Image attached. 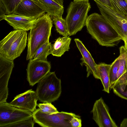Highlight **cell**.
<instances>
[{
  "label": "cell",
  "instance_id": "cell-1",
  "mask_svg": "<svg viewBox=\"0 0 127 127\" xmlns=\"http://www.w3.org/2000/svg\"><path fill=\"white\" fill-rule=\"evenodd\" d=\"M85 26L88 32L101 46L113 47L123 40L101 14L94 13L88 16Z\"/></svg>",
  "mask_w": 127,
  "mask_h": 127
},
{
  "label": "cell",
  "instance_id": "cell-2",
  "mask_svg": "<svg viewBox=\"0 0 127 127\" xmlns=\"http://www.w3.org/2000/svg\"><path fill=\"white\" fill-rule=\"evenodd\" d=\"M53 23L51 16L47 13L34 21L28 35L27 60L32 59L37 50L49 42Z\"/></svg>",
  "mask_w": 127,
  "mask_h": 127
},
{
  "label": "cell",
  "instance_id": "cell-3",
  "mask_svg": "<svg viewBox=\"0 0 127 127\" xmlns=\"http://www.w3.org/2000/svg\"><path fill=\"white\" fill-rule=\"evenodd\" d=\"M91 8L89 0L70 2L65 19L69 35H75L85 26L88 13Z\"/></svg>",
  "mask_w": 127,
  "mask_h": 127
},
{
  "label": "cell",
  "instance_id": "cell-4",
  "mask_svg": "<svg viewBox=\"0 0 127 127\" xmlns=\"http://www.w3.org/2000/svg\"><path fill=\"white\" fill-rule=\"evenodd\" d=\"M26 31L18 30L10 32L0 41V54L13 61L20 56L26 45Z\"/></svg>",
  "mask_w": 127,
  "mask_h": 127
},
{
  "label": "cell",
  "instance_id": "cell-5",
  "mask_svg": "<svg viewBox=\"0 0 127 127\" xmlns=\"http://www.w3.org/2000/svg\"><path fill=\"white\" fill-rule=\"evenodd\" d=\"M35 92L40 101L53 102L61 94V80L57 77L55 72H50L38 83Z\"/></svg>",
  "mask_w": 127,
  "mask_h": 127
},
{
  "label": "cell",
  "instance_id": "cell-6",
  "mask_svg": "<svg viewBox=\"0 0 127 127\" xmlns=\"http://www.w3.org/2000/svg\"><path fill=\"white\" fill-rule=\"evenodd\" d=\"M78 116L63 111L52 114L46 113L41 112L39 108L32 112L34 122L43 127H72V119Z\"/></svg>",
  "mask_w": 127,
  "mask_h": 127
},
{
  "label": "cell",
  "instance_id": "cell-7",
  "mask_svg": "<svg viewBox=\"0 0 127 127\" xmlns=\"http://www.w3.org/2000/svg\"><path fill=\"white\" fill-rule=\"evenodd\" d=\"M95 2L101 14L122 37L125 43L127 40V16L116 12L109 6Z\"/></svg>",
  "mask_w": 127,
  "mask_h": 127
},
{
  "label": "cell",
  "instance_id": "cell-8",
  "mask_svg": "<svg viewBox=\"0 0 127 127\" xmlns=\"http://www.w3.org/2000/svg\"><path fill=\"white\" fill-rule=\"evenodd\" d=\"M32 116L30 111L14 106L6 101L0 103V127H6Z\"/></svg>",
  "mask_w": 127,
  "mask_h": 127
},
{
  "label": "cell",
  "instance_id": "cell-9",
  "mask_svg": "<svg viewBox=\"0 0 127 127\" xmlns=\"http://www.w3.org/2000/svg\"><path fill=\"white\" fill-rule=\"evenodd\" d=\"M51 64L47 61L30 60L27 69V79L30 85L33 86L49 72Z\"/></svg>",
  "mask_w": 127,
  "mask_h": 127
},
{
  "label": "cell",
  "instance_id": "cell-10",
  "mask_svg": "<svg viewBox=\"0 0 127 127\" xmlns=\"http://www.w3.org/2000/svg\"><path fill=\"white\" fill-rule=\"evenodd\" d=\"M91 112L93 119L99 127H117L112 118L108 107L101 97L96 100Z\"/></svg>",
  "mask_w": 127,
  "mask_h": 127
},
{
  "label": "cell",
  "instance_id": "cell-11",
  "mask_svg": "<svg viewBox=\"0 0 127 127\" xmlns=\"http://www.w3.org/2000/svg\"><path fill=\"white\" fill-rule=\"evenodd\" d=\"M119 50V56L111 64L109 71L110 89L115 83L127 75V50L124 46H122L120 47Z\"/></svg>",
  "mask_w": 127,
  "mask_h": 127
},
{
  "label": "cell",
  "instance_id": "cell-12",
  "mask_svg": "<svg viewBox=\"0 0 127 127\" xmlns=\"http://www.w3.org/2000/svg\"><path fill=\"white\" fill-rule=\"evenodd\" d=\"M14 66L13 61L0 54V99L6 100L8 95V83Z\"/></svg>",
  "mask_w": 127,
  "mask_h": 127
},
{
  "label": "cell",
  "instance_id": "cell-13",
  "mask_svg": "<svg viewBox=\"0 0 127 127\" xmlns=\"http://www.w3.org/2000/svg\"><path fill=\"white\" fill-rule=\"evenodd\" d=\"M38 100L36 92L31 89L16 95L9 103L16 107L33 112L36 110Z\"/></svg>",
  "mask_w": 127,
  "mask_h": 127
},
{
  "label": "cell",
  "instance_id": "cell-14",
  "mask_svg": "<svg viewBox=\"0 0 127 127\" xmlns=\"http://www.w3.org/2000/svg\"><path fill=\"white\" fill-rule=\"evenodd\" d=\"M74 40L82 55V58L80 59L81 61L80 64L82 66L84 65L86 67L87 77L92 74L95 78L100 79L97 64L95 63L91 54L79 39L75 38Z\"/></svg>",
  "mask_w": 127,
  "mask_h": 127
},
{
  "label": "cell",
  "instance_id": "cell-15",
  "mask_svg": "<svg viewBox=\"0 0 127 127\" xmlns=\"http://www.w3.org/2000/svg\"><path fill=\"white\" fill-rule=\"evenodd\" d=\"M45 13L34 0H23L13 13L38 18Z\"/></svg>",
  "mask_w": 127,
  "mask_h": 127
},
{
  "label": "cell",
  "instance_id": "cell-16",
  "mask_svg": "<svg viewBox=\"0 0 127 127\" xmlns=\"http://www.w3.org/2000/svg\"><path fill=\"white\" fill-rule=\"evenodd\" d=\"M37 19L12 13L6 15L4 20L6 21L15 30L27 31L30 30Z\"/></svg>",
  "mask_w": 127,
  "mask_h": 127
},
{
  "label": "cell",
  "instance_id": "cell-17",
  "mask_svg": "<svg viewBox=\"0 0 127 127\" xmlns=\"http://www.w3.org/2000/svg\"><path fill=\"white\" fill-rule=\"evenodd\" d=\"M35 2L51 17H62L64 7L52 0H34Z\"/></svg>",
  "mask_w": 127,
  "mask_h": 127
},
{
  "label": "cell",
  "instance_id": "cell-18",
  "mask_svg": "<svg viewBox=\"0 0 127 127\" xmlns=\"http://www.w3.org/2000/svg\"><path fill=\"white\" fill-rule=\"evenodd\" d=\"M71 40L68 35L58 38L53 44H51V54L54 56L61 57L66 51H69Z\"/></svg>",
  "mask_w": 127,
  "mask_h": 127
},
{
  "label": "cell",
  "instance_id": "cell-19",
  "mask_svg": "<svg viewBox=\"0 0 127 127\" xmlns=\"http://www.w3.org/2000/svg\"><path fill=\"white\" fill-rule=\"evenodd\" d=\"M111 64L100 63L97 64V69L100 79L103 87V91L109 93L110 89L109 71Z\"/></svg>",
  "mask_w": 127,
  "mask_h": 127
},
{
  "label": "cell",
  "instance_id": "cell-20",
  "mask_svg": "<svg viewBox=\"0 0 127 127\" xmlns=\"http://www.w3.org/2000/svg\"><path fill=\"white\" fill-rule=\"evenodd\" d=\"M111 89L117 96L127 100V75L115 83Z\"/></svg>",
  "mask_w": 127,
  "mask_h": 127
},
{
  "label": "cell",
  "instance_id": "cell-21",
  "mask_svg": "<svg viewBox=\"0 0 127 127\" xmlns=\"http://www.w3.org/2000/svg\"><path fill=\"white\" fill-rule=\"evenodd\" d=\"M51 44L48 42L42 45L37 50L32 59L47 61V56L51 54Z\"/></svg>",
  "mask_w": 127,
  "mask_h": 127
},
{
  "label": "cell",
  "instance_id": "cell-22",
  "mask_svg": "<svg viewBox=\"0 0 127 127\" xmlns=\"http://www.w3.org/2000/svg\"><path fill=\"white\" fill-rule=\"evenodd\" d=\"M51 18L57 32L64 36L68 35L65 19L62 17H54Z\"/></svg>",
  "mask_w": 127,
  "mask_h": 127
},
{
  "label": "cell",
  "instance_id": "cell-23",
  "mask_svg": "<svg viewBox=\"0 0 127 127\" xmlns=\"http://www.w3.org/2000/svg\"><path fill=\"white\" fill-rule=\"evenodd\" d=\"M111 7L116 12L127 16V3L124 0H110Z\"/></svg>",
  "mask_w": 127,
  "mask_h": 127
},
{
  "label": "cell",
  "instance_id": "cell-24",
  "mask_svg": "<svg viewBox=\"0 0 127 127\" xmlns=\"http://www.w3.org/2000/svg\"><path fill=\"white\" fill-rule=\"evenodd\" d=\"M40 111L42 112L52 114L59 112L56 108L50 102L39 103L37 105Z\"/></svg>",
  "mask_w": 127,
  "mask_h": 127
},
{
  "label": "cell",
  "instance_id": "cell-25",
  "mask_svg": "<svg viewBox=\"0 0 127 127\" xmlns=\"http://www.w3.org/2000/svg\"><path fill=\"white\" fill-rule=\"evenodd\" d=\"M32 116L29 118L11 124L6 127H33L34 123Z\"/></svg>",
  "mask_w": 127,
  "mask_h": 127
},
{
  "label": "cell",
  "instance_id": "cell-26",
  "mask_svg": "<svg viewBox=\"0 0 127 127\" xmlns=\"http://www.w3.org/2000/svg\"><path fill=\"white\" fill-rule=\"evenodd\" d=\"M23 0H2L7 9L11 13H13Z\"/></svg>",
  "mask_w": 127,
  "mask_h": 127
},
{
  "label": "cell",
  "instance_id": "cell-27",
  "mask_svg": "<svg viewBox=\"0 0 127 127\" xmlns=\"http://www.w3.org/2000/svg\"><path fill=\"white\" fill-rule=\"evenodd\" d=\"M79 116L74 117L71 121L72 127H81L82 126L81 120Z\"/></svg>",
  "mask_w": 127,
  "mask_h": 127
},
{
  "label": "cell",
  "instance_id": "cell-28",
  "mask_svg": "<svg viewBox=\"0 0 127 127\" xmlns=\"http://www.w3.org/2000/svg\"><path fill=\"white\" fill-rule=\"evenodd\" d=\"M6 15V14L5 7L0 0V21L4 20V17Z\"/></svg>",
  "mask_w": 127,
  "mask_h": 127
},
{
  "label": "cell",
  "instance_id": "cell-29",
  "mask_svg": "<svg viewBox=\"0 0 127 127\" xmlns=\"http://www.w3.org/2000/svg\"><path fill=\"white\" fill-rule=\"evenodd\" d=\"M95 2L97 1L105 4L111 7L110 0H94Z\"/></svg>",
  "mask_w": 127,
  "mask_h": 127
},
{
  "label": "cell",
  "instance_id": "cell-30",
  "mask_svg": "<svg viewBox=\"0 0 127 127\" xmlns=\"http://www.w3.org/2000/svg\"><path fill=\"white\" fill-rule=\"evenodd\" d=\"M120 127H127V118L124 119L120 125Z\"/></svg>",
  "mask_w": 127,
  "mask_h": 127
},
{
  "label": "cell",
  "instance_id": "cell-31",
  "mask_svg": "<svg viewBox=\"0 0 127 127\" xmlns=\"http://www.w3.org/2000/svg\"><path fill=\"white\" fill-rule=\"evenodd\" d=\"M60 5L63 6V0H52Z\"/></svg>",
  "mask_w": 127,
  "mask_h": 127
},
{
  "label": "cell",
  "instance_id": "cell-32",
  "mask_svg": "<svg viewBox=\"0 0 127 127\" xmlns=\"http://www.w3.org/2000/svg\"><path fill=\"white\" fill-rule=\"evenodd\" d=\"M124 46L125 48L127 50V40L126 43H125V45Z\"/></svg>",
  "mask_w": 127,
  "mask_h": 127
},
{
  "label": "cell",
  "instance_id": "cell-33",
  "mask_svg": "<svg viewBox=\"0 0 127 127\" xmlns=\"http://www.w3.org/2000/svg\"><path fill=\"white\" fill-rule=\"evenodd\" d=\"M127 65H126V72H127Z\"/></svg>",
  "mask_w": 127,
  "mask_h": 127
},
{
  "label": "cell",
  "instance_id": "cell-34",
  "mask_svg": "<svg viewBox=\"0 0 127 127\" xmlns=\"http://www.w3.org/2000/svg\"><path fill=\"white\" fill-rule=\"evenodd\" d=\"M73 0V1H80V0Z\"/></svg>",
  "mask_w": 127,
  "mask_h": 127
},
{
  "label": "cell",
  "instance_id": "cell-35",
  "mask_svg": "<svg viewBox=\"0 0 127 127\" xmlns=\"http://www.w3.org/2000/svg\"><path fill=\"white\" fill-rule=\"evenodd\" d=\"M127 3V0H124Z\"/></svg>",
  "mask_w": 127,
  "mask_h": 127
}]
</instances>
